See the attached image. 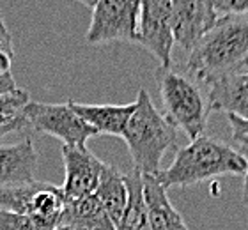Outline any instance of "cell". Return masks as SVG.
Segmentation results:
<instances>
[{
  "label": "cell",
  "instance_id": "6da1fadb",
  "mask_svg": "<svg viewBox=\"0 0 248 230\" xmlns=\"http://www.w3.org/2000/svg\"><path fill=\"white\" fill-rule=\"evenodd\" d=\"M186 69L199 82L248 71V16H220L186 57Z\"/></svg>",
  "mask_w": 248,
  "mask_h": 230
},
{
  "label": "cell",
  "instance_id": "7a4b0ae2",
  "mask_svg": "<svg viewBox=\"0 0 248 230\" xmlns=\"http://www.w3.org/2000/svg\"><path fill=\"white\" fill-rule=\"evenodd\" d=\"M243 154L211 137H199L177 149L174 161L155 175L163 188H186L220 175H245Z\"/></svg>",
  "mask_w": 248,
  "mask_h": 230
},
{
  "label": "cell",
  "instance_id": "3957f363",
  "mask_svg": "<svg viewBox=\"0 0 248 230\" xmlns=\"http://www.w3.org/2000/svg\"><path fill=\"white\" fill-rule=\"evenodd\" d=\"M135 103L137 108L124 128L123 138L133 159V169L142 175H156L161 158L176 142V128L155 107L144 87L139 91Z\"/></svg>",
  "mask_w": 248,
  "mask_h": 230
},
{
  "label": "cell",
  "instance_id": "277c9868",
  "mask_svg": "<svg viewBox=\"0 0 248 230\" xmlns=\"http://www.w3.org/2000/svg\"><path fill=\"white\" fill-rule=\"evenodd\" d=\"M156 82L160 87L165 115L174 128H181L190 140L202 137L207 124V101L199 85L172 67H158Z\"/></svg>",
  "mask_w": 248,
  "mask_h": 230
},
{
  "label": "cell",
  "instance_id": "5b68a950",
  "mask_svg": "<svg viewBox=\"0 0 248 230\" xmlns=\"http://www.w3.org/2000/svg\"><path fill=\"white\" fill-rule=\"evenodd\" d=\"M21 113L32 131L52 135L64 142L66 147L83 149L89 138L98 135L73 112L67 103L53 105V103H37L31 99Z\"/></svg>",
  "mask_w": 248,
  "mask_h": 230
},
{
  "label": "cell",
  "instance_id": "8992f818",
  "mask_svg": "<svg viewBox=\"0 0 248 230\" xmlns=\"http://www.w3.org/2000/svg\"><path fill=\"white\" fill-rule=\"evenodd\" d=\"M93 18L87 31L89 45H105L112 41L137 43L140 5L139 0H98L87 2Z\"/></svg>",
  "mask_w": 248,
  "mask_h": 230
},
{
  "label": "cell",
  "instance_id": "52a82bcc",
  "mask_svg": "<svg viewBox=\"0 0 248 230\" xmlns=\"http://www.w3.org/2000/svg\"><path fill=\"white\" fill-rule=\"evenodd\" d=\"M137 43L160 61V67H172V0L142 2Z\"/></svg>",
  "mask_w": 248,
  "mask_h": 230
},
{
  "label": "cell",
  "instance_id": "ba28073f",
  "mask_svg": "<svg viewBox=\"0 0 248 230\" xmlns=\"http://www.w3.org/2000/svg\"><path fill=\"white\" fill-rule=\"evenodd\" d=\"M218 18L211 0H172L174 43L188 53L211 31Z\"/></svg>",
  "mask_w": 248,
  "mask_h": 230
},
{
  "label": "cell",
  "instance_id": "9c48e42d",
  "mask_svg": "<svg viewBox=\"0 0 248 230\" xmlns=\"http://www.w3.org/2000/svg\"><path fill=\"white\" fill-rule=\"evenodd\" d=\"M62 159L66 169V177L61 188L64 199L75 200L94 195L101 179L103 161H99L87 147L78 149L66 145H62Z\"/></svg>",
  "mask_w": 248,
  "mask_h": 230
},
{
  "label": "cell",
  "instance_id": "30bf717a",
  "mask_svg": "<svg viewBox=\"0 0 248 230\" xmlns=\"http://www.w3.org/2000/svg\"><path fill=\"white\" fill-rule=\"evenodd\" d=\"M37 165L39 154L31 138L15 145H0V188L34 181Z\"/></svg>",
  "mask_w": 248,
  "mask_h": 230
},
{
  "label": "cell",
  "instance_id": "8fae6325",
  "mask_svg": "<svg viewBox=\"0 0 248 230\" xmlns=\"http://www.w3.org/2000/svg\"><path fill=\"white\" fill-rule=\"evenodd\" d=\"M67 105L98 135L103 133L114 137H123L124 128L137 108L135 101L129 105H83L69 99Z\"/></svg>",
  "mask_w": 248,
  "mask_h": 230
},
{
  "label": "cell",
  "instance_id": "7c38bea8",
  "mask_svg": "<svg viewBox=\"0 0 248 230\" xmlns=\"http://www.w3.org/2000/svg\"><path fill=\"white\" fill-rule=\"evenodd\" d=\"M207 92V110L248 119V71L213 82Z\"/></svg>",
  "mask_w": 248,
  "mask_h": 230
},
{
  "label": "cell",
  "instance_id": "4fadbf2b",
  "mask_svg": "<svg viewBox=\"0 0 248 230\" xmlns=\"http://www.w3.org/2000/svg\"><path fill=\"white\" fill-rule=\"evenodd\" d=\"M149 230H188L183 216L170 204L167 189L155 175H142Z\"/></svg>",
  "mask_w": 248,
  "mask_h": 230
},
{
  "label": "cell",
  "instance_id": "5bb4252c",
  "mask_svg": "<svg viewBox=\"0 0 248 230\" xmlns=\"http://www.w3.org/2000/svg\"><path fill=\"white\" fill-rule=\"evenodd\" d=\"M59 225L78 227L83 230H115L107 211L94 195L66 200Z\"/></svg>",
  "mask_w": 248,
  "mask_h": 230
},
{
  "label": "cell",
  "instance_id": "9a60e30c",
  "mask_svg": "<svg viewBox=\"0 0 248 230\" xmlns=\"http://www.w3.org/2000/svg\"><path fill=\"white\" fill-rule=\"evenodd\" d=\"M94 197L103 205V209L107 211L114 227L119 225L121 216L126 209V202H128V188H126L124 174H121L112 165H105Z\"/></svg>",
  "mask_w": 248,
  "mask_h": 230
},
{
  "label": "cell",
  "instance_id": "2e32d148",
  "mask_svg": "<svg viewBox=\"0 0 248 230\" xmlns=\"http://www.w3.org/2000/svg\"><path fill=\"white\" fill-rule=\"evenodd\" d=\"M124 179H126V188H128V202H126V209L115 230H149L142 174L137 169H133L124 175Z\"/></svg>",
  "mask_w": 248,
  "mask_h": 230
},
{
  "label": "cell",
  "instance_id": "e0dca14e",
  "mask_svg": "<svg viewBox=\"0 0 248 230\" xmlns=\"http://www.w3.org/2000/svg\"><path fill=\"white\" fill-rule=\"evenodd\" d=\"M0 230H53V227L32 216L0 211Z\"/></svg>",
  "mask_w": 248,
  "mask_h": 230
},
{
  "label": "cell",
  "instance_id": "ac0fdd59",
  "mask_svg": "<svg viewBox=\"0 0 248 230\" xmlns=\"http://www.w3.org/2000/svg\"><path fill=\"white\" fill-rule=\"evenodd\" d=\"M29 101H31V96L23 89H16L15 92L2 94L0 96V117H9V115L21 113V110L25 108Z\"/></svg>",
  "mask_w": 248,
  "mask_h": 230
},
{
  "label": "cell",
  "instance_id": "d6986e66",
  "mask_svg": "<svg viewBox=\"0 0 248 230\" xmlns=\"http://www.w3.org/2000/svg\"><path fill=\"white\" fill-rule=\"evenodd\" d=\"M213 7L222 16H248V0H211Z\"/></svg>",
  "mask_w": 248,
  "mask_h": 230
},
{
  "label": "cell",
  "instance_id": "ffe728a7",
  "mask_svg": "<svg viewBox=\"0 0 248 230\" xmlns=\"http://www.w3.org/2000/svg\"><path fill=\"white\" fill-rule=\"evenodd\" d=\"M13 39L7 29L0 31V75H7L11 73V66H13Z\"/></svg>",
  "mask_w": 248,
  "mask_h": 230
},
{
  "label": "cell",
  "instance_id": "44dd1931",
  "mask_svg": "<svg viewBox=\"0 0 248 230\" xmlns=\"http://www.w3.org/2000/svg\"><path fill=\"white\" fill-rule=\"evenodd\" d=\"M231 124V135L232 140L241 149H248V119H239L236 115H227Z\"/></svg>",
  "mask_w": 248,
  "mask_h": 230
},
{
  "label": "cell",
  "instance_id": "7402d4cb",
  "mask_svg": "<svg viewBox=\"0 0 248 230\" xmlns=\"http://www.w3.org/2000/svg\"><path fill=\"white\" fill-rule=\"evenodd\" d=\"M23 128H29L23 113H16V115H9V117H0V138L9 133H15V131H20Z\"/></svg>",
  "mask_w": 248,
  "mask_h": 230
},
{
  "label": "cell",
  "instance_id": "603a6c76",
  "mask_svg": "<svg viewBox=\"0 0 248 230\" xmlns=\"http://www.w3.org/2000/svg\"><path fill=\"white\" fill-rule=\"evenodd\" d=\"M16 89H18V85H16L15 78H13L11 73H7V75H0V96H2V94L15 92Z\"/></svg>",
  "mask_w": 248,
  "mask_h": 230
},
{
  "label": "cell",
  "instance_id": "cb8c5ba5",
  "mask_svg": "<svg viewBox=\"0 0 248 230\" xmlns=\"http://www.w3.org/2000/svg\"><path fill=\"white\" fill-rule=\"evenodd\" d=\"M239 153L243 154L245 161H247V170H245V183H243V204L248 205V149H241Z\"/></svg>",
  "mask_w": 248,
  "mask_h": 230
},
{
  "label": "cell",
  "instance_id": "d4e9b609",
  "mask_svg": "<svg viewBox=\"0 0 248 230\" xmlns=\"http://www.w3.org/2000/svg\"><path fill=\"white\" fill-rule=\"evenodd\" d=\"M53 230H83V229H78V227H67V225H59L55 227Z\"/></svg>",
  "mask_w": 248,
  "mask_h": 230
},
{
  "label": "cell",
  "instance_id": "484cf974",
  "mask_svg": "<svg viewBox=\"0 0 248 230\" xmlns=\"http://www.w3.org/2000/svg\"><path fill=\"white\" fill-rule=\"evenodd\" d=\"M2 29H5V25H4V20L0 18V31H2Z\"/></svg>",
  "mask_w": 248,
  "mask_h": 230
}]
</instances>
